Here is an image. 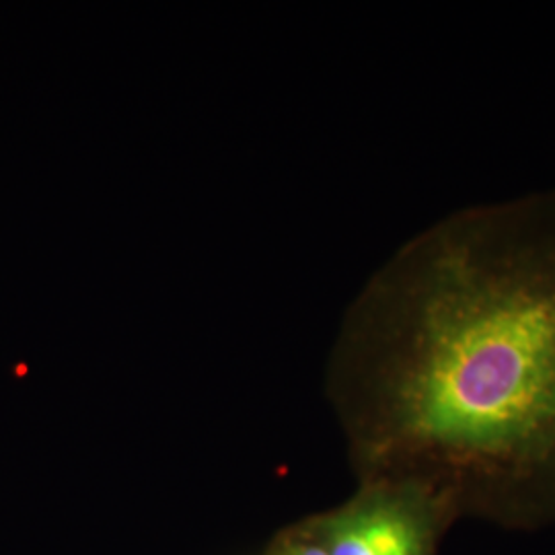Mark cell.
<instances>
[{"label":"cell","instance_id":"obj_3","mask_svg":"<svg viewBox=\"0 0 555 555\" xmlns=\"http://www.w3.org/2000/svg\"><path fill=\"white\" fill-rule=\"evenodd\" d=\"M284 555H330L321 545H297Z\"/></svg>","mask_w":555,"mask_h":555},{"label":"cell","instance_id":"obj_1","mask_svg":"<svg viewBox=\"0 0 555 555\" xmlns=\"http://www.w3.org/2000/svg\"><path fill=\"white\" fill-rule=\"evenodd\" d=\"M378 444L459 476L555 474V190L410 238L344 319Z\"/></svg>","mask_w":555,"mask_h":555},{"label":"cell","instance_id":"obj_2","mask_svg":"<svg viewBox=\"0 0 555 555\" xmlns=\"http://www.w3.org/2000/svg\"><path fill=\"white\" fill-rule=\"evenodd\" d=\"M321 547L330 555H426V529L403 500L378 498L330 520Z\"/></svg>","mask_w":555,"mask_h":555}]
</instances>
